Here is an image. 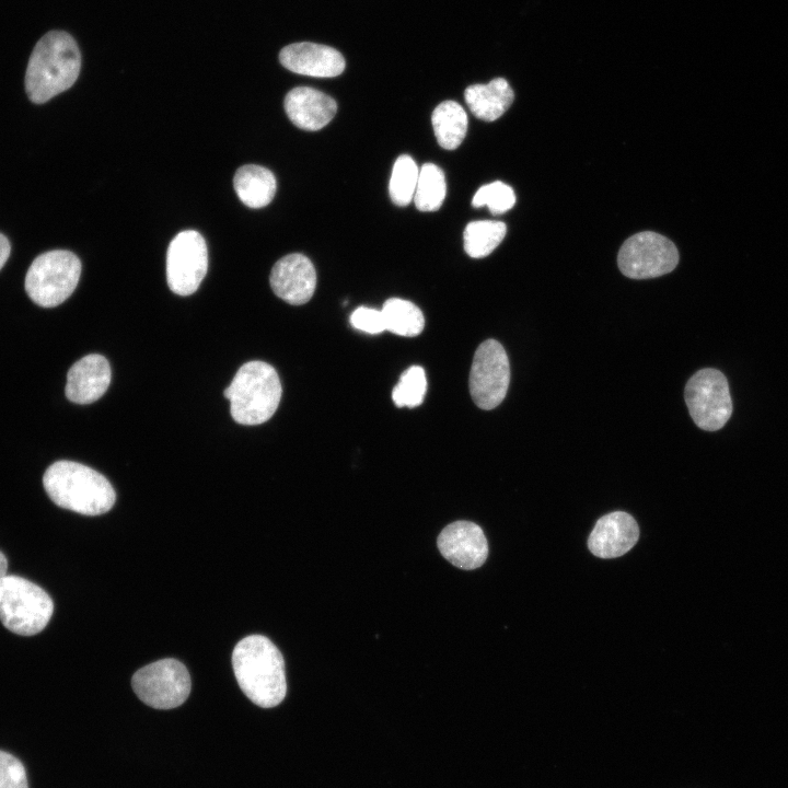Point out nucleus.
I'll list each match as a JSON object with an SVG mask.
<instances>
[{
  "mask_svg": "<svg viewBox=\"0 0 788 788\" xmlns=\"http://www.w3.org/2000/svg\"><path fill=\"white\" fill-rule=\"evenodd\" d=\"M232 667L240 688L255 705L271 708L286 697L285 661L268 638L251 635L240 640L232 652Z\"/></svg>",
  "mask_w": 788,
  "mask_h": 788,
  "instance_id": "nucleus-1",
  "label": "nucleus"
},
{
  "mask_svg": "<svg viewBox=\"0 0 788 788\" xmlns=\"http://www.w3.org/2000/svg\"><path fill=\"white\" fill-rule=\"evenodd\" d=\"M131 685L146 705L155 709H172L187 699L192 682L186 667L169 658L139 669L131 679Z\"/></svg>",
  "mask_w": 788,
  "mask_h": 788,
  "instance_id": "nucleus-8",
  "label": "nucleus"
},
{
  "mask_svg": "<svg viewBox=\"0 0 788 788\" xmlns=\"http://www.w3.org/2000/svg\"><path fill=\"white\" fill-rule=\"evenodd\" d=\"M639 538L636 520L624 511L601 517L588 540L590 552L600 558H616L629 552Z\"/></svg>",
  "mask_w": 788,
  "mask_h": 788,
  "instance_id": "nucleus-15",
  "label": "nucleus"
},
{
  "mask_svg": "<svg viewBox=\"0 0 788 788\" xmlns=\"http://www.w3.org/2000/svg\"><path fill=\"white\" fill-rule=\"evenodd\" d=\"M81 56L76 40L62 31H50L35 45L25 73V91L35 104H43L76 82Z\"/></svg>",
  "mask_w": 788,
  "mask_h": 788,
  "instance_id": "nucleus-2",
  "label": "nucleus"
},
{
  "mask_svg": "<svg viewBox=\"0 0 788 788\" xmlns=\"http://www.w3.org/2000/svg\"><path fill=\"white\" fill-rule=\"evenodd\" d=\"M288 118L300 129L315 131L326 126L337 112L329 95L309 86H298L285 97Z\"/></svg>",
  "mask_w": 788,
  "mask_h": 788,
  "instance_id": "nucleus-17",
  "label": "nucleus"
},
{
  "mask_svg": "<svg viewBox=\"0 0 788 788\" xmlns=\"http://www.w3.org/2000/svg\"><path fill=\"white\" fill-rule=\"evenodd\" d=\"M419 169L412 157L403 154L396 159L389 185L390 197L395 205L404 207L414 199Z\"/></svg>",
  "mask_w": 788,
  "mask_h": 788,
  "instance_id": "nucleus-24",
  "label": "nucleus"
},
{
  "mask_svg": "<svg viewBox=\"0 0 788 788\" xmlns=\"http://www.w3.org/2000/svg\"><path fill=\"white\" fill-rule=\"evenodd\" d=\"M351 325L369 334H379L385 331L382 312L375 309L360 306L350 316Z\"/></svg>",
  "mask_w": 788,
  "mask_h": 788,
  "instance_id": "nucleus-28",
  "label": "nucleus"
},
{
  "mask_svg": "<svg viewBox=\"0 0 788 788\" xmlns=\"http://www.w3.org/2000/svg\"><path fill=\"white\" fill-rule=\"evenodd\" d=\"M510 382L509 360L502 345L495 339L476 349L470 372V393L482 409L497 407L506 397Z\"/></svg>",
  "mask_w": 788,
  "mask_h": 788,
  "instance_id": "nucleus-10",
  "label": "nucleus"
},
{
  "mask_svg": "<svg viewBox=\"0 0 788 788\" xmlns=\"http://www.w3.org/2000/svg\"><path fill=\"white\" fill-rule=\"evenodd\" d=\"M81 275V262L66 250H54L38 255L25 276V291L39 306L54 308L66 301L74 291Z\"/></svg>",
  "mask_w": 788,
  "mask_h": 788,
  "instance_id": "nucleus-6",
  "label": "nucleus"
},
{
  "mask_svg": "<svg viewBox=\"0 0 788 788\" xmlns=\"http://www.w3.org/2000/svg\"><path fill=\"white\" fill-rule=\"evenodd\" d=\"M426 391L427 380L424 369L412 366L401 375L392 392V398L397 407L414 408L422 403Z\"/></svg>",
  "mask_w": 788,
  "mask_h": 788,
  "instance_id": "nucleus-25",
  "label": "nucleus"
},
{
  "mask_svg": "<svg viewBox=\"0 0 788 788\" xmlns=\"http://www.w3.org/2000/svg\"><path fill=\"white\" fill-rule=\"evenodd\" d=\"M111 367L107 359L91 354L72 364L67 374L66 396L76 404H91L97 401L111 383Z\"/></svg>",
  "mask_w": 788,
  "mask_h": 788,
  "instance_id": "nucleus-16",
  "label": "nucleus"
},
{
  "mask_svg": "<svg viewBox=\"0 0 788 788\" xmlns=\"http://www.w3.org/2000/svg\"><path fill=\"white\" fill-rule=\"evenodd\" d=\"M506 233L507 227L501 221H472L464 230V250L473 258L485 257L501 243Z\"/></svg>",
  "mask_w": 788,
  "mask_h": 788,
  "instance_id": "nucleus-22",
  "label": "nucleus"
},
{
  "mask_svg": "<svg viewBox=\"0 0 788 788\" xmlns=\"http://www.w3.org/2000/svg\"><path fill=\"white\" fill-rule=\"evenodd\" d=\"M684 397L692 419L703 430H719L731 417L728 381L717 369L705 368L693 374L685 385Z\"/></svg>",
  "mask_w": 788,
  "mask_h": 788,
  "instance_id": "nucleus-7",
  "label": "nucleus"
},
{
  "mask_svg": "<svg viewBox=\"0 0 788 788\" xmlns=\"http://www.w3.org/2000/svg\"><path fill=\"white\" fill-rule=\"evenodd\" d=\"M43 485L60 508L84 515H100L112 509L116 494L95 470L72 461H57L44 473Z\"/></svg>",
  "mask_w": 788,
  "mask_h": 788,
  "instance_id": "nucleus-3",
  "label": "nucleus"
},
{
  "mask_svg": "<svg viewBox=\"0 0 788 788\" xmlns=\"http://www.w3.org/2000/svg\"><path fill=\"white\" fill-rule=\"evenodd\" d=\"M441 555L464 570L480 567L488 556L487 538L479 525L470 521L448 524L437 540Z\"/></svg>",
  "mask_w": 788,
  "mask_h": 788,
  "instance_id": "nucleus-12",
  "label": "nucleus"
},
{
  "mask_svg": "<svg viewBox=\"0 0 788 788\" xmlns=\"http://www.w3.org/2000/svg\"><path fill=\"white\" fill-rule=\"evenodd\" d=\"M0 788H28L23 764L3 751H0Z\"/></svg>",
  "mask_w": 788,
  "mask_h": 788,
  "instance_id": "nucleus-27",
  "label": "nucleus"
},
{
  "mask_svg": "<svg viewBox=\"0 0 788 788\" xmlns=\"http://www.w3.org/2000/svg\"><path fill=\"white\" fill-rule=\"evenodd\" d=\"M281 393L277 371L259 360L241 366L223 392L224 397L230 401L233 420L246 426L267 421L278 408Z\"/></svg>",
  "mask_w": 788,
  "mask_h": 788,
  "instance_id": "nucleus-4",
  "label": "nucleus"
},
{
  "mask_svg": "<svg viewBox=\"0 0 788 788\" xmlns=\"http://www.w3.org/2000/svg\"><path fill=\"white\" fill-rule=\"evenodd\" d=\"M208 270V251L202 235L194 230L179 232L166 253V280L178 296H189L200 286Z\"/></svg>",
  "mask_w": 788,
  "mask_h": 788,
  "instance_id": "nucleus-11",
  "label": "nucleus"
},
{
  "mask_svg": "<svg viewBox=\"0 0 788 788\" xmlns=\"http://www.w3.org/2000/svg\"><path fill=\"white\" fill-rule=\"evenodd\" d=\"M233 185L240 200L250 208H263L274 198L276 178L268 169L247 164L241 166L234 175Z\"/></svg>",
  "mask_w": 788,
  "mask_h": 788,
  "instance_id": "nucleus-19",
  "label": "nucleus"
},
{
  "mask_svg": "<svg viewBox=\"0 0 788 788\" xmlns=\"http://www.w3.org/2000/svg\"><path fill=\"white\" fill-rule=\"evenodd\" d=\"M464 97L474 116L485 121H494L510 107L514 93L503 78H495L487 84L470 85Z\"/></svg>",
  "mask_w": 788,
  "mask_h": 788,
  "instance_id": "nucleus-18",
  "label": "nucleus"
},
{
  "mask_svg": "<svg viewBox=\"0 0 788 788\" xmlns=\"http://www.w3.org/2000/svg\"><path fill=\"white\" fill-rule=\"evenodd\" d=\"M431 121L437 141L443 149H456L466 136L467 115L454 101L440 103L432 112Z\"/></svg>",
  "mask_w": 788,
  "mask_h": 788,
  "instance_id": "nucleus-20",
  "label": "nucleus"
},
{
  "mask_svg": "<svg viewBox=\"0 0 788 788\" xmlns=\"http://www.w3.org/2000/svg\"><path fill=\"white\" fill-rule=\"evenodd\" d=\"M281 65L298 74L333 78L343 73L346 62L335 48L310 42L293 43L279 53Z\"/></svg>",
  "mask_w": 788,
  "mask_h": 788,
  "instance_id": "nucleus-14",
  "label": "nucleus"
},
{
  "mask_svg": "<svg viewBox=\"0 0 788 788\" xmlns=\"http://www.w3.org/2000/svg\"><path fill=\"white\" fill-rule=\"evenodd\" d=\"M269 282L277 297L289 304L301 305L314 294L315 268L305 255L288 254L274 265Z\"/></svg>",
  "mask_w": 788,
  "mask_h": 788,
  "instance_id": "nucleus-13",
  "label": "nucleus"
},
{
  "mask_svg": "<svg viewBox=\"0 0 788 788\" xmlns=\"http://www.w3.org/2000/svg\"><path fill=\"white\" fill-rule=\"evenodd\" d=\"M447 194V183L443 171L436 164L425 163L418 175L414 195V202L420 211L438 210Z\"/></svg>",
  "mask_w": 788,
  "mask_h": 788,
  "instance_id": "nucleus-23",
  "label": "nucleus"
},
{
  "mask_svg": "<svg viewBox=\"0 0 788 788\" xmlns=\"http://www.w3.org/2000/svg\"><path fill=\"white\" fill-rule=\"evenodd\" d=\"M11 252V245L5 235L0 233V270L7 263Z\"/></svg>",
  "mask_w": 788,
  "mask_h": 788,
  "instance_id": "nucleus-29",
  "label": "nucleus"
},
{
  "mask_svg": "<svg viewBox=\"0 0 788 788\" xmlns=\"http://www.w3.org/2000/svg\"><path fill=\"white\" fill-rule=\"evenodd\" d=\"M53 612V600L37 584L13 575L0 580V622L10 631L21 636L38 634Z\"/></svg>",
  "mask_w": 788,
  "mask_h": 788,
  "instance_id": "nucleus-5",
  "label": "nucleus"
},
{
  "mask_svg": "<svg viewBox=\"0 0 788 788\" xmlns=\"http://www.w3.org/2000/svg\"><path fill=\"white\" fill-rule=\"evenodd\" d=\"M515 204L513 189L499 181L482 186L473 197L472 205L476 208L487 206L491 213L500 215Z\"/></svg>",
  "mask_w": 788,
  "mask_h": 788,
  "instance_id": "nucleus-26",
  "label": "nucleus"
},
{
  "mask_svg": "<svg viewBox=\"0 0 788 788\" xmlns=\"http://www.w3.org/2000/svg\"><path fill=\"white\" fill-rule=\"evenodd\" d=\"M617 263L619 270L629 278H654L676 267L679 252L665 236L645 231L624 242L618 252Z\"/></svg>",
  "mask_w": 788,
  "mask_h": 788,
  "instance_id": "nucleus-9",
  "label": "nucleus"
},
{
  "mask_svg": "<svg viewBox=\"0 0 788 788\" xmlns=\"http://www.w3.org/2000/svg\"><path fill=\"white\" fill-rule=\"evenodd\" d=\"M8 560L5 556L0 552V580L7 576Z\"/></svg>",
  "mask_w": 788,
  "mask_h": 788,
  "instance_id": "nucleus-30",
  "label": "nucleus"
},
{
  "mask_svg": "<svg viewBox=\"0 0 788 788\" xmlns=\"http://www.w3.org/2000/svg\"><path fill=\"white\" fill-rule=\"evenodd\" d=\"M381 312L385 329L396 335L414 337L425 327L422 312L410 301L391 298L384 302Z\"/></svg>",
  "mask_w": 788,
  "mask_h": 788,
  "instance_id": "nucleus-21",
  "label": "nucleus"
}]
</instances>
